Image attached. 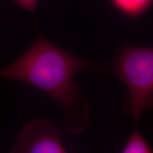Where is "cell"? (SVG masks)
Listing matches in <instances>:
<instances>
[{
	"instance_id": "cell-3",
	"label": "cell",
	"mask_w": 153,
	"mask_h": 153,
	"mask_svg": "<svg viewBox=\"0 0 153 153\" xmlns=\"http://www.w3.org/2000/svg\"><path fill=\"white\" fill-rule=\"evenodd\" d=\"M9 153H68L61 133L51 122L35 120L24 126L14 140Z\"/></svg>"
},
{
	"instance_id": "cell-5",
	"label": "cell",
	"mask_w": 153,
	"mask_h": 153,
	"mask_svg": "<svg viewBox=\"0 0 153 153\" xmlns=\"http://www.w3.org/2000/svg\"><path fill=\"white\" fill-rule=\"evenodd\" d=\"M120 153H153L152 149L144 137L135 127L130 135Z\"/></svg>"
},
{
	"instance_id": "cell-2",
	"label": "cell",
	"mask_w": 153,
	"mask_h": 153,
	"mask_svg": "<svg viewBox=\"0 0 153 153\" xmlns=\"http://www.w3.org/2000/svg\"><path fill=\"white\" fill-rule=\"evenodd\" d=\"M112 71L127 88L122 109L137 127L143 113L153 107V49L126 44L113 60Z\"/></svg>"
},
{
	"instance_id": "cell-6",
	"label": "cell",
	"mask_w": 153,
	"mask_h": 153,
	"mask_svg": "<svg viewBox=\"0 0 153 153\" xmlns=\"http://www.w3.org/2000/svg\"><path fill=\"white\" fill-rule=\"evenodd\" d=\"M12 1L25 10L31 14H34L39 0H12Z\"/></svg>"
},
{
	"instance_id": "cell-1",
	"label": "cell",
	"mask_w": 153,
	"mask_h": 153,
	"mask_svg": "<svg viewBox=\"0 0 153 153\" xmlns=\"http://www.w3.org/2000/svg\"><path fill=\"white\" fill-rule=\"evenodd\" d=\"M99 67L74 56L38 35L22 56L0 70V79L22 82L41 89L62 105L63 128L68 133L84 131L89 125V106L74 77Z\"/></svg>"
},
{
	"instance_id": "cell-4",
	"label": "cell",
	"mask_w": 153,
	"mask_h": 153,
	"mask_svg": "<svg viewBox=\"0 0 153 153\" xmlns=\"http://www.w3.org/2000/svg\"><path fill=\"white\" fill-rule=\"evenodd\" d=\"M111 1L122 14L132 18L142 16L152 4V0H111Z\"/></svg>"
}]
</instances>
